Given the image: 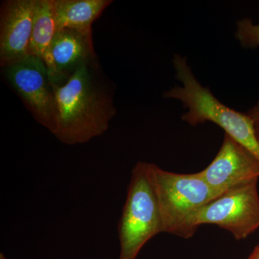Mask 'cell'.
<instances>
[{
  "label": "cell",
  "mask_w": 259,
  "mask_h": 259,
  "mask_svg": "<svg viewBox=\"0 0 259 259\" xmlns=\"http://www.w3.org/2000/svg\"><path fill=\"white\" fill-rule=\"evenodd\" d=\"M94 63L80 68L62 86L54 87L59 110L54 135L63 144H83L102 136L116 114L113 102L95 77Z\"/></svg>",
  "instance_id": "1"
},
{
  "label": "cell",
  "mask_w": 259,
  "mask_h": 259,
  "mask_svg": "<svg viewBox=\"0 0 259 259\" xmlns=\"http://www.w3.org/2000/svg\"><path fill=\"white\" fill-rule=\"evenodd\" d=\"M173 64L177 79L183 85L168 90L163 97L180 100L188 109L182 120L192 126L205 122L216 124L259 161V142L253 119L248 113L236 111L219 101L197 81L185 58L175 55Z\"/></svg>",
  "instance_id": "2"
},
{
  "label": "cell",
  "mask_w": 259,
  "mask_h": 259,
  "mask_svg": "<svg viewBox=\"0 0 259 259\" xmlns=\"http://www.w3.org/2000/svg\"><path fill=\"white\" fill-rule=\"evenodd\" d=\"M155 165L139 161L133 168L117 227L120 259H136L146 243L163 233Z\"/></svg>",
  "instance_id": "3"
},
{
  "label": "cell",
  "mask_w": 259,
  "mask_h": 259,
  "mask_svg": "<svg viewBox=\"0 0 259 259\" xmlns=\"http://www.w3.org/2000/svg\"><path fill=\"white\" fill-rule=\"evenodd\" d=\"M163 233L190 238L196 229L193 221L197 213L222 193L211 188L198 172L177 174L155 165Z\"/></svg>",
  "instance_id": "4"
},
{
  "label": "cell",
  "mask_w": 259,
  "mask_h": 259,
  "mask_svg": "<svg viewBox=\"0 0 259 259\" xmlns=\"http://www.w3.org/2000/svg\"><path fill=\"white\" fill-rule=\"evenodd\" d=\"M204 224L219 226L236 240H243L259 228L258 180L233 187L204 205L196 214V229Z\"/></svg>",
  "instance_id": "5"
},
{
  "label": "cell",
  "mask_w": 259,
  "mask_h": 259,
  "mask_svg": "<svg viewBox=\"0 0 259 259\" xmlns=\"http://www.w3.org/2000/svg\"><path fill=\"white\" fill-rule=\"evenodd\" d=\"M5 76L35 120L51 134H55L59 119L57 100L44 60L29 55L5 67Z\"/></svg>",
  "instance_id": "6"
},
{
  "label": "cell",
  "mask_w": 259,
  "mask_h": 259,
  "mask_svg": "<svg viewBox=\"0 0 259 259\" xmlns=\"http://www.w3.org/2000/svg\"><path fill=\"white\" fill-rule=\"evenodd\" d=\"M207 185L220 193L258 180L259 161L228 134L219 152L207 168L198 172Z\"/></svg>",
  "instance_id": "7"
},
{
  "label": "cell",
  "mask_w": 259,
  "mask_h": 259,
  "mask_svg": "<svg viewBox=\"0 0 259 259\" xmlns=\"http://www.w3.org/2000/svg\"><path fill=\"white\" fill-rule=\"evenodd\" d=\"M42 60L54 87L62 86L80 68L95 62L92 35L70 29L58 30Z\"/></svg>",
  "instance_id": "8"
},
{
  "label": "cell",
  "mask_w": 259,
  "mask_h": 259,
  "mask_svg": "<svg viewBox=\"0 0 259 259\" xmlns=\"http://www.w3.org/2000/svg\"><path fill=\"white\" fill-rule=\"evenodd\" d=\"M36 0L3 2L0 13V64L5 68L30 55Z\"/></svg>",
  "instance_id": "9"
},
{
  "label": "cell",
  "mask_w": 259,
  "mask_h": 259,
  "mask_svg": "<svg viewBox=\"0 0 259 259\" xmlns=\"http://www.w3.org/2000/svg\"><path fill=\"white\" fill-rule=\"evenodd\" d=\"M112 0H54L58 30L70 29L92 35V25Z\"/></svg>",
  "instance_id": "10"
},
{
  "label": "cell",
  "mask_w": 259,
  "mask_h": 259,
  "mask_svg": "<svg viewBox=\"0 0 259 259\" xmlns=\"http://www.w3.org/2000/svg\"><path fill=\"white\" fill-rule=\"evenodd\" d=\"M58 31L54 0H36L29 52L44 59Z\"/></svg>",
  "instance_id": "11"
},
{
  "label": "cell",
  "mask_w": 259,
  "mask_h": 259,
  "mask_svg": "<svg viewBox=\"0 0 259 259\" xmlns=\"http://www.w3.org/2000/svg\"><path fill=\"white\" fill-rule=\"evenodd\" d=\"M236 38L247 49L259 47V24L255 25L251 20L243 19L237 22Z\"/></svg>",
  "instance_id": "12"
},
{
  "label": "cell",
  "mask_w": 259,
  "mask_h": 259,
  "mask_svg": "<svg viewBox=\"0 0 259 259\" xmlns=\"http://www.w3.org/2000/svg\"><path fill=\"white\" fill-rule=\"evenodd\" d=\"M248 114L253 119L254 122L259 120V101L256 105L250 109Z\"/></svg>",
  "instance_id": "13"
},
{
  "label": "cell",
  "mask_w": 259,
  "mask_h": 259,
  "mask_svg": "<svg viewBox=\"0 0 259 259\" xmlns=\"http://www.w3.org/2000/svg\"><path fill=\"white\" fill-rule=\"evenodd\" d=\"M248 259H259V244L255 247Z\"/></svg>",
  "instance_id": "14"
},
{
  "label": "cell",
  "mask_w": 259,
  "mask_h": 259,
  "mask_svg": "<svg viewBox=\"0 0 259 259\" xmlns=\"http://www.w3.org/2000/svg\"><path fill=\"white\" fill-rule=\"evenodd\" d=\"M255 134H256L257 139L259 142V120L255 121Z\"/></svg>",
  "instance_id": "15"
},
{
  "label": "cell",
  "mask_w": 259,
  "mask_h": 259,
  "mask_svg": "<svg viewBox=\"0 0 259 259\" xmlns=\"http://www.w3.org/2000/svg\"><path fill=\"white\" fill-rule=\"evenodd\" d=\"M0 259H10V258H6V257H5V255L4 254H3V253H1V254H0Z\"/></svg>",
  "instance_id": "16"
}]
</instances>
